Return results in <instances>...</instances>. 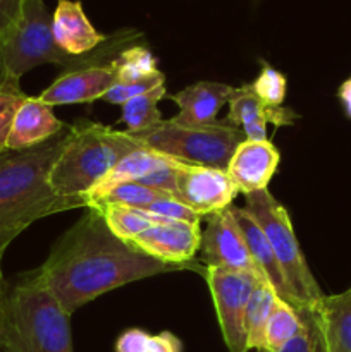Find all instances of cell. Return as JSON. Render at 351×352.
I'll return each mask as SVG.
<instances>
[{
  "label": "cell",
  "instance_id": "1",
  "mask_svg": "<svg viewBox=\"0 0 351 352\" xmlns=\"http://www.w3.org/2000/svg\"><path fill=\"white\" fill-rule=\"evenodd\" d=\"M179 270H191L205 277L206 268L196 260L165 263L148 256L114 236L98 210L88 208L83 219L54 244L43 265L33 272L64 311L72 315L105 292L141 278Z\"/></svg>",
  "mask_w": 351,
  "mask_h": 352
},
{
  "label": "cell",
  "instance_id": "2",
  "mask_svg": "<svg viewBox=\"0 0 351 352\" xmlns=\"http://www.w3.org/2000/svg\"><path fill=\"white\" fill-rule=\"evenodd\" d=\"M72 134V124L45 143L0 151V256L21 232L54 213L88 208V199L58 196L50 172Z\"/></svg>",
  "mask_w": 351,
  "mask_h": 352
},
{
  "label": "cell",
  "instance_id": "3",
  "mask_svg": "<svg viewBox=\"0 0 351 352\" xmlns=\"http://www.w3.org/2000/svg\"><path fill=\"white\" fill-rule=\"evenodd\" d=\"M141 33L123 30L107 36L96 50L72 57L58 48L52 34V16L43 0H26L19 21L0 34V78L21 79L28 71L55 64L64 72L109 65L126 48L138 45Z\"/></svg>",
  "mask_w": 351,
  "mask_h": 352
},
{
  "label": "cell",
  "instance_id": "4",
  "mask_svg": "<svg viewBox=\"0 0 351 352\" xmlns=\"http://www.w3.org/2000/svg\"><path fill=\"white\" fill-rule=\"evenodd\" d=\"M2 352H74L71 315L43 282L28 272L9 291Z\"/></svg>",
  "mask_w": 351,
  "mask_h": 352
},
{
  "label": "cell",
  "instance_id": "5",
  "mask_svg": "<svg viewBox=\"0 0 351 352\" xmlns=\"http://www.w3.org/2000/svg\"><path fill=\"white\" fill-rule=\"evenodd\" d=\"M141 146L127 136L126 131H114L89 120H76L71 138L52 167L48 179L52 189L58 196L86 199L88 192L117 162Z\"/></svg>",
  "mask_w": 351,
  "mask_h": 352
},
{
  "label": "cell",
  "instance_id": "6",
  "mask_svg": "<svg viewBox=\"0 0 351 352\" xmlns=\"http://www.w3.org/2000/svg\"><path fill=\"white\" fill-rule=\"evenodd\" d=\"M127 136L141 148L157 151L182 164L203 165L226 170L236 148L246 140L243 129L226 120L215 126L195 127L164 120L148 129L129 133Z\"/></svg>",
  "mask_w": 351,
  "mask_h": 352
},
{
  "label": "cell",
  "instance_id": "7",
  "mask_svg": "<svg viewBox=\"0 0 351 352\" xmlns=\"http://www.w3.org/2000/svg\"><path fill=\"white\" fill-rule=\"evenodd\" d=\"M244 201H246L244 210L260 226L274 251L286 284L295 298L296 308L315 305L317 301H320L326 294L306 263L286 206L279 203L268 192V189L246 195Z\"/></svg>",
  "mask_w": 351,
  "mask_h": 352
},
{
  "label": "cell",
  "instance_id": "8",
  "mask_svg": "<svg viewBox=\"0 0 351 352\" xmlns=\"http://www.w3.org/2000/svg\"><path fill=\"white\" fill-rule=\"evenodd\" d=\"M215 306L220 333L229 352H248L246 308L258 278L237 272L206 268L205 277Z\"/></svg>",
  "mask_w": 351,
  "mask_h": 352
},
{
  "label": "cell",
  "instance_id": "9",
  "mask_svg": "<svg viewBox=\"0 0 351 352\" xmlns=\"http://www.w3.org/2000/svg\"><path fill=\"white\" fill-rule=\"evenodd\" d=\"M203 219H205V229L202 230V241H200L203 267L265 278L251 258L246 239L231 212V206Z\"/></svg>",
  "mask_w": 351,
  "mask_h": 352
},
{
  "label": "cell",
  "instance_id": "10",
  "mask_svg": "<svg viewBox=\"0 0 351 352\" xmlns=\"http://www.w3.org/2000/svg\"><path fill=\"white\" fill-rule=\"evenodd\" d=\"M236 195V186L222 168L176 162L172 196L202 219L233 206Z\"/></svg>",
  "mask_w": 351,
  "mask_h": 352
},
{
  "label": "cell",
  "instance_id": "11",
  "mask_svg": "<svg viewBox=\"0 0 351 352\" xmlns=\"http://www.w3.org/2000/svg\"><path fill=\"white\" fill-rule=\"evenodd\" d=\"M202 241L200 223L167 220L153 223L134 237L129 244L155 260L165 263H189L195 260Z\"/></svg>",
  "mask_w": 351,
  "mask_h": 352
},
{
  "label": "cell",
  "instance_id": "12",
  "mask_svg": "<svg viewBox=\"0 0 351 352\" xmlns=\"http://www.w3.org/2000/svg\"><path fill=\"white\" fill-rule=\"evenodd\" d=\"M114 62L109 65L62 72L38 98L50 107L89 103L103 98L117 82V65Z\"/></svg>",
  "mask_w": 351,
  "mask_h": 352
},
{
  "label": "cell",
  "instance_id": "13",
  "mask_svg": "<svg viewBox=\"0 0 351 352\" xmlns=\"http://www.w3.org/2000/svg\"><path fill=\"white\" fill-rule=\"evenodd\" d=\"M279 160L281 155L272 141L244 140L231 157L226 172L237 192L246 196L268 188V182L277 170Z\"/></svg>",
  "mask_w": 351,
  "mask_h": 352
},
{
  "label": "cell",
  "instance_id": "14",
  "mask_svg": "<svg viewBox=\"0 0 351 352\" xmlns=\"http://www.w3.org/2000/svg\"><path fill=\"white\" fill-rule=\"evenodd\" d=\"M298 119L288 107H267L250 85L234 88L229 100V112L226 122L243 129L248 141L267 140V122L274 126H291Z\"/></svg>",
  "mask_w": 351,
  "mask_h": 352
},
{
  "label": "cell",
  "instance_id": "15",
  "mask_svg": "<svg viewBox=\"0 0 351 352\" xmlns=\"http://www.w3.org/2000/svg\"><path fill=\"white\" fill-rule=\"evenodd\" d=\"M233 91V86L224 85V82H195L176 95L169 96L179 107L178 116L172 117V120L195 127L215 126L219 122L217 113L226 103H229Z\"/></svg>",
  "mask_w": 351,
  "mask_h": 352
},
{
  "label": "cell",
  "instance_id": "16",
  "mask_svg": "<svg viewBox=\"0 0 351 352\" xmlns=\"http://www.w3.org/2000/svg\"><path fill=\"white\" fill-rule=\"evenodd\" d=\"M52 34L58 48L72 57L89 54L107 40L105 34L98 33L89 23L81 2L76 0H58L52 16Z\"/></svg>",
  "mask_w": 351,
  "mask_h": 352
},
{
  "label": "cell",
  "instance_id": "17",
  "mask_svg": "<svg viewBox=\"0 0 351 352\" xmlns=\"http://www.w3.org/2000/svg\"><path fill=\"white\" fill-rule=\"evenodd\" d=\"M65 127V122L57 119L50 105L38 96H28L14 117L10 127L7 150H24L36 146L57 136Z\"/></svg>",
  "mask_w": 351,
  "mask_h": 352
},
{
  "label": "cell",
  "instance_id": "18",
  "mask_svg": "<svg viewBox=\"0 0 351 352\" xmlns=\"http://www.w3.org/2000/svg\"><path fill=\"white\" fill-rule=\"evenodd\" d=\"M231 212H233L236 222L240 223V229L243 232L244 239H246L251 258H253L255 265L260 268L265 280L272 285L277 298H281L282 301L289 302L292 308H296L295 298H292L291 291H289L288 284H286L284 275H282L281 267H279L277 260H275L274 251H272L264 230L260 229V226L251 219V215L244 208H237V206L233 205L231 206Z\"/></svg>",
  "mask_w": 351,
  "mask_h": 352
},
{
  "label": "cell",
  "instance_id": "19",
  "mask_svg": "<svg viewBox=\"0 0 351 352\" xmlns=\"http://www.w3.org/2000/svg\"><path fill=\"white\" fill-rule=\"evenodd\" d=\"M172 164H174V160L165 157V155L147 150V148H138V150L131 151L126 157L120 158L116 167L88 192L86 199L92 205V203L98 201L103 196L109 195L117 186L127 184V182H138L145 175H150L153 172L162 170V168L171 167Z\"/></svg>",
  "mask_w": 351,
  "mask_h": 352
},
{
  "label": "cell",
  "instance_id": "20",
  "mask_svg": "<svg viewBox=\"0 0 351 352\" xmlns=\"http://www.w3.org/2000/svg\"><path fill=\"white\" fill-rule=\"evenodd\" d=\"M317 318L329 352H351V287L315 302Z\"/></svg>",
  "mask_w": 351,
  "mask_h": 352
},
{
  "label": "cell",
  "instance_id": "21",
  "mask_svg": "<svg viewBox=\"0 0 351 352\" xmlns=\"http://www.w3.org/2000/svg\"><path fill=\"white\" fill-rule=\"evenodd\" d=\"M89 208L98 210L100 215L103 217L105 226L110 229V232L119 237V239L126 241V243H131L134 237L140 236L143 230H147L153 223L167 222L165 219H158V217L150 215V213L141 212V210L112 205V203L96 201L92 203Z\"/></svg>",
  "mask_w": 351,
  "mask_h": 352
},
{
  "label": "cell",
  "instance_id": "22",
  "mask_svg": "<svg viewBox=\"0 0 351 352\" xmlns=\"http://www.w3.org/2000/svg\"><path fill=\"white\" fill-rule=\"evenodd\" d=\"M275 299H277V294L265 278L255 280L246 308V333L250 349H264L265 327H267L268 318H270Z\"/></svg>",
  "mask_w": 351,
  "mask_h": 352
},
{
  "label": "cell",
  "instance_id": "23",
  "mask_svg": "<svg viewBox=\"0 0 351 352\" xmlns=\"http://www.w3.org/2000/svg\"><path fill=\"white\" fill-rule=\"evenodd\" d=\"M165 96H167V89L164 85L140 96H134L129 102L124 103L120 120L126 124V131L136 133V131L148 129L160 122L162 113L158 110V102Z\"/></svg>",
  "mask_w": 351,
  "mask_h": 352
},
{
  "label": "cell",
  "instance_id": "24",
  "mask_svg": "<svg viewBox=\"0 0 351 352\" xmlns=\"http://www.w3.org/2000/svg\"><path fill=\"white\" fill-rule=\"evenodd\" d=\"M299 330H301V320H299L296 308H292L289 302L277 298L274 308H272L267 327H265L264 349L270 352L281 351L292 337L298 336Z\"/></svg>",
  "mask_w": 351,
  "mask_h": 352
},
{
  "label": "cell",
  "instance_id": "25",
  "mask_svg": "<svg viewBox=\"0 0 351 352\" xmlns=\"http://www.w3.org/2000/svg\"><path fill=\"white\" fill-rule=\"evenodd\" d=\"M116 352H182V342L171 332L157 336L141 329H129L116 340Z\"/></svg>",
  "mask_w": 351,
  "mask_h": 352
},
{
  "label": "cell",
  "instance_id": "26",
  "mask_svg": "<svg viewBox=\"0 0 351 352\" xmlns=\"http://www.w3.org/2000/svg\"><path fill=\"white\" fill-rule=\"evenodd\" d=\"M296 311L301 320V330L277 352H329L319 318H317L315 305L299 306Z\"/></svg>",
  "mask_w": 351,
  "mask_h": 352
},
{
  "label": "cell",
  "instance_id": "27",
  "mask_svg": "<svg viewBox=\"0 0 351 352\" xmlns=\"http://www.w3.org/2000/svg\"><path fill=\"white\" fill-rule=\"evenodd\" d=\"M114 64L117 65V82L134 81L153 74L157 69V58L143 45L126 48Z\"/></svg>",
  "mask_w": 351,
  "mask_h": 352
},
{
  "label": "cell",
  "instance_id": "28",
  "mask_svg": "<svg viewBox=\"0 0 351 352\" xmlns=\"http://www.w3.org/2000/svg\"><path fill=\"white\" fill-rule=\"evenodd\" d=\"M28 96L30 95L21 89L19 79L0 78V151L7 150L14 117Z\"/></svg>",
  "mask_w": 351,
  "mask_h": 352
},
{
  "label": "cell",
  "instance_id": "29",
  "mask_svg": "<svg viewBox=\"0 0 351 352\" xmlns=\"http://www.w3.org/2000/svg\"><path fill=\"white\" fill-rule=\"evenodd\" d=\"M165 195H169V192L157 191V189L147 188V186H141L138 184V182H127V184H120L117 186V188H114L109 195L103 196L98 201L127 206V208L133 210H147L155 199L162 198V196Z\"/></svg>",
  "mask_w": 351,
  "mask_h": 352
},
{
  "label": "cell",
  "instance_id": "30",
  "mask_svg": "<svg viewBox=\"0 0 351 352\" xmlns=\"http://www.w3.org/2000/svg\"><path fill=\"white\" fill-rule=\"evenodd\" d=\"M251 88L267 107H282L288 93V81L277 69L264 65L258 78L251 82Z\"/></svg>",
  "mask_w": 351,
  "mask_h": 352
},
{
  "label": "cell",
  "instance_id": "31",
  "mask_svg": "<svg viewBox=\"0 0 351 352\" xmlns=\"http://www.w3.org/2000/svg\"><path fill=\"white\" fill-rule=\"evenodd\" d=\"M164 85H165L164 72L155 71L153 74L147 76V78L134 79V81L116 82V85H114L105 95H103L102 100H105V102L109 103H114V105L123 107L124 103L129 102V100L134 98V96H140L143 95V93H148L151 91V89Z\"/></svg>",
  "mask_w": 351,
  "mask_h": 352
},
{
  "label": "cell",
  "instance_id": "32",
  "mask_svg": "<svg viewBox=\"0 0 351 352\" xmlns=\"http://www.w3.org/2000/svg\"><path fill=\"white\" fill-rule=\"evenodd\" d=\"M141 212H147L150 213V215L158 217V219L176 220V222H186V223L202 222V217L196 215L195 212H191L188 206H184L181 201H178L172 195H165L162 196V198L155 199L147 210H141Z\"/></svg>",
  "mask_w": 351,
  "mask_h": 352
},
{
  "label": "cell",
  "instance_id": "33",
  "mask_svg": "<svg viewBox=\"0 0 351 352\" xmlns=\"http://www.w3.org/2000/svg\"><path fill=\"white\" fill-rule=\"evenodd\" d=\"M26 0H0V34L19 21Z\"/></svg>",
  "mask_w": 351,
  "mask_h": 352
},
{
  "label": "cell",
  "instance_id": "34",
  "mask_svg": "<svg viewBox=\"0 0 351 352\" xmlns=\"http://www.w3.org/2000/svg\"><path fill=\"white\" fill-rule=\"evenodd\" d=\"M9 291L10 287L7 285L6 278H3L2 256H0V337H2L3 322H6V315H7V305H9Z\"/></svg>",
  "mask_w": 351,
  "mask_h": 352
},
{
  "label": "cell",
  "instance_id": "35",
  "mask_svg": "<svg viewBox=\"0 0 351 352\" xmlns=\"http://www.w3.org/2000/svg\"><path fill=\"white\" fill-rule=\"evenodd\" d=\"M337 96H339V102L343 105L344 113H346L348 119H351V78H348L343 85L337 89Z\"/></svg>",
  "mask_w": 351,
  "mask_h": 352
},
{
  "label": "cell",
  "instance_id": "36",
  "mask_svg": "<svg viewBox=\"0 0 351 352\" xmlns=\"http://www.w3.org/2000/svg\"><path fill=\"white\" fill-rule=\"evenodd\" d=\"M257 352H270V351H267V349H258Z\"/></svg>",
  "mask_w": 351,
  "mask_h": 352
},
{
  "label": "cell",
  "instance_id": "37",
  "mask_svg": "<svg viewBox=\"0 0 351 352\" xmlns=\"http://www.w3.org/2000/svg\"><path fill=\"white\" fill-rule=\"evenodd\" d=\"M0 352H2V351H0Z\"/></svg>",
  "mask_w": 351,
  "mask_h": 352
}]
</instances>
